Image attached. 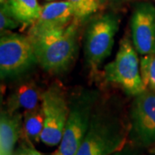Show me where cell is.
Returning <instances> with one entry per match:
<instances>
[{"label":"cell","instance_id":"cell-1","mask_svg":"<svg viewBox=\"0 0 155 155\" xmlns=\"http://www.w3.org/2000/svg\"><path fill=\"white\" fill-rule=\"evenodd\" d=\"M79 22L74 18L66 28L28 36L37 63L46 72L61 73L71 67L77 54Z\"/></svg>","mask_w":155,"mask_h":155},{"label":"cell","instance_id":"cell-2","mask_svg":"<svg viewBox=\"0 0 155 155\" xmlns=\"http://www.w3.org/2000/svg\"><path fill=\"white\" fill-rule=\"evenodd\" d=\"M128 130L122 120L106 111L92 112L88 131L76 155H112L127 145Z\"/></svg>","mask_w":155,"mask_h":155},{"label":"cell","instance_id":"cell-3","mask_svg":"<svg viewBox=\"0 0 155 155\" xmlns=\"http://www.w3.org/2000/svg\"><path fill=\"white\" fill-rule=\"evenodd\" d=\"M104 78L107 81L118 84L131 96H137L146 90L140 73L138 52L132 39L124 37L114 61L104 67Z\"/></svg>","mask_w":155,"mask_h":155},{"label":"cell","instance_id":"cell-4","mask_svg":"<svg viewBox=\"0 0 155 155\" xmlns=\"http://www.w3.org/2000/svg\"><path fill=\"white\" fill-rule=\"evenodd\" d=\"M38 64L31 41L17 33L4 31L0 38V75L2 79L21 76Z\"/></svg>","mask_w":155,"mask_h":155},{"label":"cell","instance_id":"cell-5","mask_svg":"<svg viewBox=\"0 0 155 155\" xmlns=\"http://www.w3.org/2000/svg\"><path fill=\"white\" fill-rule=\"evenodd\" d=\"M119 19L113 13L96 18L87 28L84 38V55L90 67L96 69L111 54Z\"/></svg>","mask_w":155,"mask_h":155},{"label":"cell","instance_id":"cell-6","mask_svg":"<svg viewBox=\"0 0 155 155\" xmlns=\"http://www.w3.org/2000/svg\"><path fill=\"white\" fill-rule=\"evenodd\" d=\"M94 100L93 94L85 92L70 107L63 136L57 150L61 155H76L88 131Z\"/></svg>","mask_w":155,"mask_h":155},{"label":"cell","instance_id":"cell-7","mask_svg":"<svg viewBox=\"0 0 155 155\" xmlns=\"http://www.w3.org/2000/svg\"><path fill=\"white\" fill-rule=\"evenodd\" d=\"M41 107L44 113V127L41 141L49 147L60 145L70 112L61 89L53 85L43 91Z\"/></svg>","mask_w":155,"mask_h":155},{"label":"cell","instance_id":"cell-8","mask_svg":"<svg viewBox=\"0 0 155 155\" xmlns=\"http://www.w3.org/2000/svg\"><path fill=\"white\" fill-rule=\"evenodd\" d=\"M129 135L138 146L155 144V91L146 89L134 97L130 111Z\"/></svg>","mask_w":155,"mask_h":155},{"label":"cell","instance_id":"cell-9","mask_svg":"<svg viewBox=\"0 0 155 155\" xmlns=\"http://www.w3.org/2000/svg\"><path fill=\"white\" fill-rule=\"evenodd\" d=\"M132 41L139 54H155V8L148 3L136 6L131 18Z\"/></svg>","mask_w":155,"mask_h":155},{"label":"cell","instance_id":"cell-10","mask_svg":"<svg viewBox=\"0 0 155 155\" xmlns=\"http://www.w3.org/2000/svg\"><path fill=\"white\" fill-rule=\"evenodd\" d=\"M73 19L74 12L70 1L48 3L41 7L38 19L31 25L28 36L66 28Z\"/></svg>","mask_w":155,"mask_h":155},{"label":"cell","instance_id":"cell-11","mask_svg":"<svg viewBox=\"0 0 155 155\" xmlns=\"http://www.w3.org/2000/svg\"><path fill=\"white\" fill-rule=\"evenodd\" d=\"M22 133V115L17 111H2L0 117V155H14Z\"/></svg>","mask_w":155,"mask_h":155},{"label":"cell","instance_id":"cell-12","mask_svg":"<svg viewBox=\"0 0 155 155\" xmlns=\"http://www.w3.org/2000/svg\"><path fill=\"white\" fill-rule=\"evenodd\" d=\"M41 94L36 84L33 82H26L19 85L11 93L8 99V110L11 113L19 110H31L39 106L41 101Z\"/></svg>","mask_w":155,"mask_h":155},{"label":"cell","instance_id":"cell-13","mask_svg":"<svg viewBox=\"0 0 155 155\" xmlns=\"http://www.w3.org/2000/svg\"><path fill=\"white\" fill-rule=\"evenodd\" d=\"M11 15L23 27L31 26L38 19L41 7L37 0H5Z\"/></svg>","mask_w":155,"mask_h":155},{"label":"cell","instance_id":"cell-14","mask_svg":"<svg viewBox=\"0 0 155 155\" xmlns=\"http://www.w3.org/2000/svg\"><path fill=\"white\" fill-rule=\"evenodd\" d=\"M44 127V113L41 104L31 110H24L22 119L23 137L33 144L41 140V135Z\"/></svg>","mask_w":155,"mask_h":155},{"label":"cell","instance_id":"cell-15","mask_svg":"<svg viewBox=\"0 0 155 155\" xmlns=\"http://www.w3.org/2000/svg\"><path fill=\"white\" fill-rule=\"evenodd\" d=\"M140 73L147 89L155 91V54L144 55L140 61Z\"/></svg>","mask_w":155,"mask_h":155},{"label":"cell","instance_id":"cell-16","mask_svg":"<svg viewBox=\"0 0 155 155\" xmlns=\"http://www.w3.org/2000/svg\"><path fill=\"white\" fill-rule=\"evenodd\" d=\"M72 3L74 18L82 21L91 16L98 9L100 4L98 0H67Z\"/></svg>","mask_w":155,"mask_h":155},{"label":"cell","instance_id":"cell-17","mask_svg":"<svg viewBox=\"0 0 155 155\" xmlns=\"http://www.w3.org/2000/svg\"><path fill=\"white\" fill-rule=\"evenodd\" d=\"M20 25L11 15V11L6 5L5 2L1 3V10H0V28L1 31H7L17 28Z\"/></svg>","mask_w":155,"mask_h":155},{"label":"cell","instance_id":"cell-18","mask_svg":"<svg viewBox=\"0 0 155 155\" xmlns=\"http://www.w3.org/2000/svg\"><path fill=\"white\" fill-rule=\"evenodd\" d=\"M21 138L22 140L15 150L14 155H43L38 150L35 149L32 142H30L22 135Z\"/></svg>","mask_w":155,"mask_h":155},{"label":"cell","instance_id":"cell-19","mask_svg":"<svg viewBox=\"0 0 155 155\" xmlns=\"http://www.w3.org/2000/svg\"><path fill=\"white\" fill-rule=\"evenodd\" d=\"M112 155H136V153L131 148H127V147H125L122 150L118 151V152H116V153H115L114 154Z\"/></svg>","mask_w":155,"mask_h":155},{"label":"cell","instance_id":"cell-20","mask_svg":"<svg viewBox=\"0 0 155 155\" xmlns=\"http://www.w3.org/2000/svg\"><path fill=\"white\" fill-rule=\"evenodd\" d=\"M113 1H117V0H98L99 4H105L107 2H113Z\"/></svg>","mask_w":155,"mask_h":155},{"label":"cell","instance_id":"cell-21","mask_svg":"<svg viewBox=\"0 0 155 155\" xmlns=\"http://www.w3.org/2000/svg\"><path fill=\"white\" fill-rule=\"evenodd\" d=\"M151 153H154L155 154V146L152 148V150H151Z\"/></svg>","mask_w":155,"mask_h":155},{"label":"cell","instance_id":"cell-22","mask_svg":"<svg viewBox=\"0 0 155 155\" xmlns=\"http://www.w3.org/2000/svg\"><path fill=\"white\" fill-rule=\"evenodd\" d=\"M5 0H0V2H1V3H3V2H5Z\"/></svg>","mask_w":155,"mask_h":155}]
</instances>
